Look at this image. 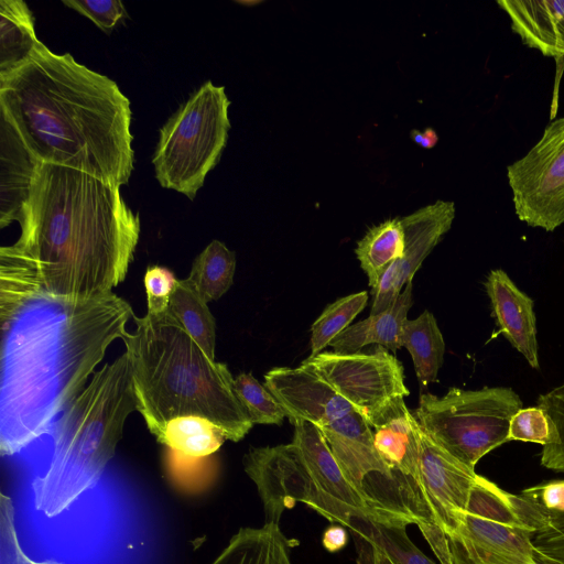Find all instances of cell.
Here are the masks:
<instances>
[{
	"label": "cell",
	"instance_id": "obj_9",
	"mask_svg": "<svg viewBox=\"0 0 564 564\" xmlns=\"http://www.w3.org/2000/svg\"><path fill=\"white\" fill-rule=\"evenodd\" d=\"M507 175L518 218L553 231L564 223V117L551 121L542 138Z\"/></svg>",
	"mask_w": 564,
	"mask_h": 564
},
{
	"label": "cell",
	"instance_id": "obj_7",
	"mask_svg": "<svg viewBox=\"0 0 564 564\" xmlns=\"http://www.w3.org/2000/svg\"><path fill=\"white\" fill-rule=\"evenodd\" d=\"M521 409L511 388H449L443 397L422 393L414 416L435 444L475 469L482 456L508 442L511 419Z\"/></svg>",
	"mask_w": 564,
	"mask_h": 564
},
{
	"label": "cell",
	"instance_id": "obj_3",
	"mask_svg": "<svg viewBox=\"0 0 564 564\" xmlns=\"http://www.w3.org/2000/svg\"><path fill=\"white\" fill-rule=\"evenodd\" d=\"M0 113L42 163L90 174L112 185L133 170L129 99L116 82L44 44L0 78Z\"/></svg>",
	"mask_w": 564,
	"mask_h": 564
},
{
	"label": "cell",
	"instance_id": "obj_30",
	"mask_svg": "<svg viewBox=\"0 0 564 564\" xmlns=\"http://www.w3.org/2000/svg\"><path fill=\"white\" fill-rule=\"evenodd\" d=\"M528 500L534 507L535 532L531 542L536 556L544 564H564V510L544 511Z\"/></svg>",
	"mask_w": 564,
	"mask_h": 564
},
{
	"label": "cell",
	"instance_id": "obj_22",
	"mask_svg": "<svg viewBox=\"0 0 564 564\" xmlns=\"http://www.w3.org/2000/svg\"><path fill=\"white\" fill-rule=\"evenodd\" d=\"M400 345L410 352L422 387L437 380L438 370L443 365L445 341L431 312L424 311L415 319L404 322Z\"/></svg>",
	"mask_w": 564,
	"mask_h": 564
},
{
	"label": "cell",
	"instance_id": "obj_16",
	"mask_svg": "<svg viewBox=\"0 0 564 564\" xmlns=\"http://www.w3.org/2000/svg\"><path fill=\"white\" fill-rule=\"evenodd\" d=\"M511 29L529 47L564 58V0H499Z\"/></svg>",
	"mask_w": 564,
	"mask_h": 564
},
{
	"label": "cell",
	"instance_id": "obj_14",
	"mask_svg": "<svg viewBox=\"0 0 564 564\" xmlns=\"http://www.w3.org/2000/svg\"><path fill=\"white\" fill-rule=\"evenodd\" d=\"M291 423L294 425L292 442L300 448L307 470L321 491L362 511L377 521L409 517L389 511L371 497L358 491L340 469L316 425L301 420Z\"/></svg>",
	"mask_w": 564,
	"mask_h": 564
},
{
	"label": "cell",
	"instance_id": "obj_12",
	"mask_svg": "<svg viewBox=\"0 0 564 564\" xmlns=\"http://www.w3.org/2000/svg\"><path fill=\"white\" fill-rule=\"evenodd\" d=\"M264 387L291 422L301 420L322 427L355 410L327 382L302 366L271 369L264 376Z\"/></svg>",
	"mask_w": 564,
	"mask_h": 564
},
{
	"label": "cell",
	"instance_id": "obj_27",
	"mask_svg": "<svg viewBox=\"0 0 564 564\" xmlns=\"http://www.w3.org/2000/svg\"><path fill=\"white\" fill-rule=\"evenodd\" d=\"M236 270L235 252L213 240L193 261L188 280L206 302L221 297L232 285Z\"/></svg>",
	"mask_w": 564,
	"mask_h": 564
},
{
	"label": "cell",
	"instance_id": "obj_28",
	"mask_svg": "<svg viewBox=\"0 0 564 564\" xmlns=\"http://www.w3.org/2000/svg\"><path fill=\"white\" fill-rule=\"evenodd\" d=\"M368 293L361 291L340 297L327 305L311 327V355L315 357L329 343L350 326L351 321L365 308Z\"/></svg>",
	"mask_w": 564,
	"mask_h": 564
},
{
	"label": "cell",
	"instance_id": "obj_15",
	"mask_svg": "<svg viewBox=\"0 0 564 564\" xmlns=\"http://www.w3.org/2000/svg\"><path fill=\"white\" fill-rule=\"evenodd\" d=\"M485 286L500 333L532 368L539 369L536 318L532 299L501 269L490 271Z\"/></svg>",
	"mask_w": 564,
	"mask_h": 564
},
{
	"label": "cell",
	"instance_id": "obj_8",
	"mask_svg": "<svg viewBox=\"0 0 564 564\" xmlns=\"http://www.w3.org/2000/svg\"><path fill=\"white\" fill-rule=\"evenodd\" d=\"M534 532L519 511L517 495L479 476L448 539L475 564H536Z\"/></svg>",
	"mask_w": 564,
	"mask_h": 564
},
{
	"label": "cell",
	"instance_id": "obj_40",
	"mask_svg": "<svg viewBox=\"0 0 564 564\" xmlns=\"http://www.w3.org/2000/svg\"><path fill=\"white\" fill-rule=\"evenodd\" d=\"M411 139L424 149H432L438 141L437 133L432 128H426L424 131L412 130Z\"/></svg>",
	"mask_w": 564,
	"mask_h": 564
},
{
	"label": "cell",
	"instance_id": "obj_11",
	"mask_svg": "<svg viewBox=\"0 0 564 564\" xmlns=\"http://www.w3.org/2000/svg\"><path fill=\"white\" fill-rule=\"evenodd\" d=\"M421 478L434 524L452 536L479 475L435 444L421 429Z\"/></svg>",
	"mask_w": 564,
	"mask_h": 564
},
{
	"label": "cell",
	"instance_id": "obj_5",
	"mask_svg": "<svg viewBox=\"0 0 564 564\" xmlns=\"http://www.w3.org/2000/svg\"><path fill=\"white\" fill-rule=\"evenodd\" d=\"M137 411L131 369L124 351L95 371L86 388L62 413L45 471L32 482L35 509L52 518L66 511L104 474Z\"/></svg>",
	"mask_w": 564,
	"mask_h": 564
},
{
	"label": "cell",
	"instance_id": "obj_34",
	"mask_svg": "<svg viewBox=\"0 0 564 564\" xmlns=\"http://www.w3.org/2000/svg\"><path fill=\"white\" fill-rule=\"evenodd\" d=\"M177 279L161 265H151L144 275L148 314L158 315L167 311Z\"/></svg>",
	"mask_w": 564,
	"mask_h": 564
},
{
	"label": "cell",
	"instance_id": "obj_4",
	"mask_svg": "<svg viewBox=\"0 0 564 564\" xmlns=\"http://www.w3.org/2000/svg\"><path fill=\"white\" fill-rule=\"evenodd\" d=\"M135 329L122 338L131 369L137 411L158 438L166 422L204 416L227 440H242L253 426L223 362L210 359L166 311L133 316Z\"/></svg>",
	"mask_w": 564,
	"mask_h": 564
},
{
	"label": "cell",
	"instance_id": "obj_20",
	"mask_svg": "<svg viewBox=\"0 0 564 564\" xmlns=\"http://www.w3.org/2000/svg\"><path fill=\"white\" fill-rule=\"evenodd\" d=\"M34 20L22 0L0 1V78L26 64L42 47Z\"/></svg>",
	"mask_w": 564,
	"mask_h": 564
},
{
	"label": "cell",
	"instance_id": "obj_29",
	"mask_svg": "<svg viewBox=\"0 0 564 564\" xmlns=\"http://www.w3.org/2000/svg\"><path fill=\"white\" fill-rule=\"evenodd\" d=\"M235 393L253 424H282L288 416L271 392L251 373H240L234 381Z\"/></svg>",
	"mask_w": 564,
	"mask_h": 564
},
{
	"label": "cell",
	"instance_id": "obj_6",
	"mask_svg": "<svg viewBox=\"0 0 564 564\" xmlns=\"http://www.w3.org/2000/svg\"><path fill=\"white\" fill-rule=\"evenodd\" d=\"M229 106L225 87L206 82L165 122L152 160L162 187L195 198L227 143Z\"/></svg>",
	"mask_w": 564,
	"mask_h": 564
},
{
	"label": "cell",
	"instance_id": "obj_37",
	"mask_svg": "<svg viewBox=\"0 0 564 564\" xmlns=\"http://www.w3.org/2000/svg\"><path fill=\"white\" fill-rule=\"evenodd\" d=\"M400 259L392 261L371 286V315L382 313L394 304L401 293Z\"/></svg>",
	"mask_w": 564,
	"mask_h": 564
},
{
	"label": "cell",
	"instance_id": "obj_33",
	"mask_svg": "<svg viewBox=\"0 0 564 564\" xmlns=\"http://www.w3.org/2000/svg\"><path fill=\"white\" fill-rule=\"evenodd\" d=\"M0 564H61L34 561L24 553L18 539L13 503L4 494L0 498Z\"/></svg>",
	"mask_w": 564,
	"mask_h": 564
},
{
	"label": "cell",
	"instance_id": "obj_23",
	"mask_svg": "<svg viewBox=\"0 0 564 564\" xmlns=\"http://www.w3.org/2000/svg\"><path fill=\"white\" fill-rule=\"evenodd\" d=\"M167 312L210 359L215 360L216 323L207 303L186 278L177 280Z\"/></svg>",
	"mask_w": 564,
	"mask_h": 564
},
{
	"label": "cell",
	"instance_id": "obj_25",
	"mask_svg": "<svg viewBox=\"0 0 564 564\" xmlns=\"http://www.w3.org/2000/svg\"><path fill=\"white\" fill-rule=\"evenodd\" d=\"M414 523L410 517L377 521L365 514H352L345 527L358 530L381 547L395 564H436L424 555L406 534V525Z\"/></svg>",
	"mask_w": 564,
	"mask_h": 564
},
{
	"label": "cell",
	"instance_id": "obj_2",
	"mask_svg": "<svg viewBox=\"0 0 564 564\" xmlns=\"http://www.w3.org/2000/svg\"><path fill=\"white\" fill-rule=\"evenodd\" d=\"M134 313L109 293L85 300L34 293L0 300V452L11 456L47 433L86 388Z\"/></svg>",
	"mask_w": 564,
	"mask_h": 564
},
{
	"label": "cell",
	"instance_id": "obj_17",
	"mask_svg": "<svg viewBox=\"0 0 564 564\" xmlns=\"http://www.w3.org/2000/svg\"><path fill=\"white\" fill-rule=\"evenodd\" d=\"M0 226L21 217L39 161L31 154L11 123L1 115Z\"/></svg>",
	"mask_w": 564,
	"mask_h": 564
},
{
	"label": "cell",
	"instance_id": "obj_38",
	"mask_svg": "<svg viewBox=\"0 0 564 564\" xmlns=\"http://www.w3.org/2000/svg\"><path fill=\"white\" fill-rule=\"evenodd\" d=\"M349 531L356 546V564H395L381 547L364 533L354 529H349Z\"/></svg>",
	"mask_w": 564,
	"mask_h": 564
},
{
	"label": "cell",
	"instance_id": "obj_21",
	"mask_svg": "<svg viewBox=\"0 0 564 564\" xmlns=\"http://www.w3.org/2000/svg\"><path fill=\"white\" fill-rule=\"evenodd\" d=\"M294 541L280 530L279 523L265 522L261 528H242L212 564H291Z\"/></svg>",
	"mask_w": 564,
	"mask_h": 564
},
{
	"label": "cell",
	"instance_id": "obj_13",
	"mask_svg": "<svg viewBox=\"0 0 564 564\" xmlns=\"http://www.w3.org/2000/svg\"><path fill=\"white\" fill-rule=\"evenodd\" d=\"M318 429L340 469L358 491L369 496V484L375 481L398 492L393 475L378 454L373 433L362 414L354 410Z\"/></svg>",
	"mask_w": 564,
	"mask_h": 564
},
{
	"label": "cell",
	"instance_id": "obj_1",
	"mask_svg": "<svg viewBox=\"0 0 564 564\" xmlns=\"http://www.w3.org/2000/svg\"><path fill=\"white\" fill-rule=\"evenodd\" d=\"M19 223L20 238L0 249L2 299L112 293L126 279L140 237L139 216L119 186L42 162Z\"/></svg>",
	"mask_w": 564,
	"mask_h": 564
},
{
	"label": "cell",
	"instance_id": "obj_24",
	"mask_svg": "<svg viewBox=\"0 0 564 564\" xmlns=\"http://www.w3.org/2000/svg\"><path fill=\"white\" fill-rule=\"evenodd\" d=\"M181 455L208 457L227 440L225 432L204 416L184 415L170 420L156 438Z\"/></svg>",
	"mask_w": 564,
	"mask_h": 564
},
{
	"label": "cell",
	"instance_id": "obj_19",
	"mask_svg": "<svg viewBox=\"0 0 564 564\" xmlns=\"http://www.w3.org/2000/svg\"><path fill=\"white\" fill-rule=\"evenodd\" d=\"M388 310L376 315H369L364 321L348 326L330 343L335 352H357L367 345H380L395 352L400 345V336L406 315L412 306V281Z\"/></svg>",
	"mask_w": 564,
	"mask_h": 564
},
{
	"label": "cell",
	"instance_id": "obj_39",
	"mask_svg": "<svg viewBox=\"0 0 564 564\" xmlns=\"http://www.w3.org/2000/svg\"><path fill=\"white\" fill-rule=\"evenodd\" d=\"M347 542L348 533L341 524H333L323 533L322 543L328 552L333 553L344 549Z\"/></svg>",
	"mask_w": 564,
	"mask_h": 564
},
{
	"label": "cell",
	"instance_id": "obj_31",
	"mask_svg": "<svg viewBox=\"0 0 564 564\" xmlns=\"http://www.w3.org/2000/svg\"><path fill=\"white\" fill-rule=\"evenodd\" d=\"M538 406L549 415L557 433L556 443L543 446L541 464L564 474V383L541 394Z\"/></svg>",
	"mask_w": 564,
	"mask_h": 564
},
{
	"label": "cell",
	"instance_id": "obj_36",
	"mask_svg": "<svg viewBox=\"0 0 564 564\" xmlns=\"http://www.w3.org/2000/svg\"><path fill=\"white\" fill-rule=\"evenodd\" d=\"M63 3L90 19L106 33L127 15L119 0H63Z\"/></svg>",
	"mask_w": 564,
	"mask_h": 564
},
{
	"label": "cell",
	"instance_id": "obj_35",
	"mask_svg": "<svg viewBox=\"0 0 564 564\" xmlns=\"http://www.w3.org/2000/svg\"><path fill=\"white\" fill-rule=\"evenodd\" d=\"M208 457H187L167 448L166 466L178 485L202 486L212 476V462Z\"/></svg>",
	"mask_w": 564,
	"mask_h": 564
},
{
	"label": "cell",
	"instance_id": "obj_10",
	"mask_svg": "<svg viewBox=\"0 0 564 564\" xmlns=\"http://www.w3.org/2000/svg\"><path fill=\"white\" fill-rule=\"evenodd\" d=\"M301 366L321 377L365 419L391 399L410 394L402 364L380 345L368 352L322 351Z\"/></svg>",
	"mask_w": 564,
	"mask_h": 564
},
{
	"label": "cell",
	"instance_id": "obj_26",
	"mask_svg": "<svg viewBox=\"0 0 564 564\" xmlns=\"http://www.w3.org/2000/svg\"><path fill=\"white\" fill-rule=\"evenodd\" d=\"M404 231L401 218H391L371 227L357 242L356 256L372 286L384 269L403 257Z\"/></svg>",
	"mask_w": 564,
	"mask_h": 564
},
{
	"label": "cell",
	"instance_id": "obj_32",
	"mask_svg": "<svg viewBox=\"0 0 564 564\" xmlns=\"http://www.w3.org/2000/svg\"><path fill=\"white\" fill-rule=\"evenodd\" d=\"M508 441L552 445L557 441L556 430L549 415L539 406L519 410L510 422Z\"/></svg>",
	"mask_w": 564,
	"mask_h": 564
},
{
	"label": "cell",
	"instance_id": "obj_41",
	"mask_svg": "<svg viewBox=\"0 0 564 564\" xmlns=\"http://www.w3.org/2000/svg\"><path fill=\"white\" fill-rule=\"evenodd\" d=\"M448 543H449V549H451V553H452L453 564H475L465 556V554L462 552L459 546L454 541L448 539ZM536 564H544V563L538 557Z\"/></svg>",
	"mask_w": 564,
	"mask_h": 564
},
{
	"label": "cell",
	"instance_id": "obj_18",
	"mask_svg": "<svg viewBox=\"0 0 564 564\" xmlns=\"http://www.w3.org/2000/svg\"><path fill=\"white\" fill-rule=\"evenodd\" d=\"M455 218L453 202L437 200L401 218L404 253L400 258V286L411 282L424 259L451 229Z\"/></svg>",
	"mask_w": 564,
	"mask_h": 564
}]
</instances>
